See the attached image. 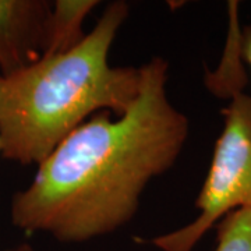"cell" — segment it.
I'll use <instances>...</instances> for the list:
<instances>
[{
	"instance_id": "obj_1",
	"label": "cell",
	"mask_w": 251,
	"mask_h": 251,
	"mask_svg": "<svg viewBox=\"0 0 251 251\" xmlns=\"http://www.w3.org/2000/svg\"><path fill=\"white\" fill-rule=\"evenodd\" d=\"M138 70L140 90L125 115L112 120L103 110L90 117L13 196L17 229L62 243L113 233L134 218L150 181L176 163L190 125L168 98L169 63L152 57Z\"/></svg>"
},
{
	"instance_id": "obj_2",
	"label": "cell",
	"mask_w": 251,
	"mask_h": 251,
	"mask_svg": "<svg viewBox=\"0 0 251 251\" xmlns=\"http://www.w3.org/2000/svg\"><path fill=\"white\" fill-rule=\"evenodd\" d=\"M128 10L123 0L112 1L75 48L0 77V153L6 159L39 166L88 117L103 110L119 117L131 106L140 70L109 64Z\"/></svg>"
},
{
	"instance_id": "obj_3",
	"label": "cell",
	"mask_w": 251,
	"mask_h": 251,
	"mask_svg": "<svg viewBox=\"0 0 251 251\" xmlns=\"http://www.w3.org/2000/svg\"><path fill=\"white\" fill-rule=\"evenodd\" d=\"M222 115L224 130L196 200L200 214L186 226L150 240L159 250L191 251L224 216L251 208V97L236 94Z\"/></svg>"
},
{
	"instance_id": "obj_4",
	"label": "cell",
	"mask_w": 251,
	"mask_h": 251,
	"mask_svg": "<svg viewBox=\"0 0 251 251\" xmlns=\"http://www.w3.org/2000/svg\"><path fill=\"white\" fill-rule=\"evenodd\" d=\"M50 7L46 0H0V77L42 57Z\"/></svg>"
},
{
	"instance_id": "obj_5",
	"label": "cell",
	"mask_w": 251,
	"mask_h": 251,
	"mask_svg": "<svg viewBox=\"0 0 251 251\" xmlns=\"http://www.w3.org/2000/svg\"><path fill=\"white\" fill-rule=\"evenodd\" d=\"M229 29L224 54L215 72L205 74V87L215 97L232 99L240 94L247 84V75L243 66V29L239 23V3L229 1Z\"/></svg>"
},
{
	"instance_id": "obj_6",
	"label": "cell",
	"mask_w": 251,
	"mask_h": 251,
	"mask_svg": "<svg viewBox=\"0 0 251 251\" xmlns=\"http://www.w3.org/2000/svg\"><path fill=\"white\" fill-rule=\"evenodd\" d=\"M98 4V0H56L46 21L42 56L64 53L78 45L87 35L82 24Z\"/></svg>"
},
{
	"instance_id": "obj_7",
	"label": "cell",
	"mask_w": 251,
	"mask_h": 251,
	"mask_svg": "<svg viewBox=\"0 0 251 251\" xmlns=\"http://www.w3.org/2000/svg\"><path fill=\"white\" fill-rule=\"evenodd\" d=\"M215 251H251V208L236 209L218 222Z\"/></svg>"
},
{
	"instance_id": "obj_8",
	"label": "cell",
	"mask_w": 251,
	"mask_h": 251,
	"mask_svg": "<svg viewBox=\"0 0 251 251\" xmlns=\"http://www.w3.org/2000/svg\"><path fill=\"white\" fill-rule=\"evenodd\" d=\"M243 54L251 69V27L243 29Z\"/></svg>"
},
{
	"instance_id": "obj_9",
	"label": "cell",
	"mask_w": 251,
	"mask_h": 251,
	"mask_svg": "<svg viewBox=\"0 0 251 251\" xmlns=\"http://www.w3.org/2000/svg\"><path fill=\"white\" fill-rule=\"evenodd\" d=\"M4 251H34V249H32V246L29 243H21V244L14 246V247L7 249V250Z\"/></svg>"
}]
</instances>
